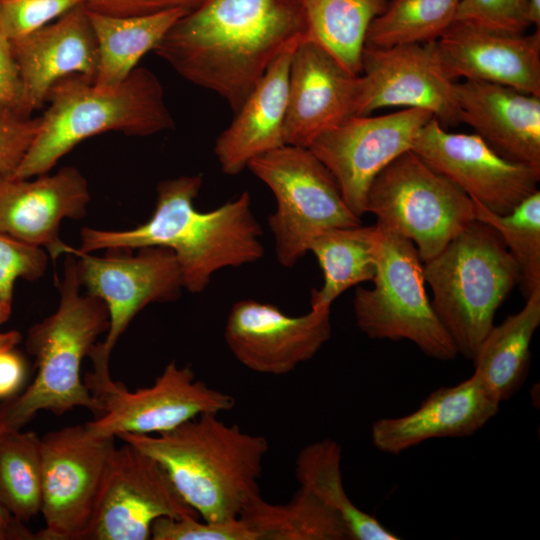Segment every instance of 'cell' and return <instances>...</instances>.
Segmentation results:
<instances>
[{"label":"cell","instance_id":"6da1fadb","mask_svg":"<svg viewBox=\"0 0 540 540\" xmlns=\"http://www.w3.org/2000/svg\"><path fill=\"white\" fill-rule=\"evenodd\" d=\"M308 39L304 0H205L153 49L235 113L291 42Z\"/></svg>","mask_w":540,"mask_h":540},{"label":"cell","instance_id":"7a4b0ae2","mask_svg":"<svg viewBox=\"0 0 540 540\" xmlns=\"http://www.w3.org/2000/svg\"><path fill=\"white\" fill-rule=\"evenodd\" d=\"M202 182L201 175L161 181L149 220L121 231L83 227L77 250L91 253L112 248H168L180 267L183 287L193 294L203 292L215 272L260 260L264 255L262 230L252 212L249 192L201 212L194 200Z\"/></svg>","mask_w":540,"mask_h":540},{"label":"cell","instance_id":"3957f363","mask_svg":"<svg viewBox=\"0 0 540 540\" xmlns=\"http://www.w3.org/2000/svg\"><path fill=\"white\" fill-rule=\"evenodd\" d=\"M208 413L155 435L117 436L156 459L175 488L203 520L239 518L261 496L259 480L267 439Z\"/></svg>","mask_w":540,"mask_h":540},{"label":"cell","instance_id":"277c9868","mask_svg":"<svg viewBox=\"0 0 540 540\" xmlns=\"http://www.w3.org/2000/svg\"><path fill=\"white\" fill-rule=\"evenodd\" d=\"M49 107L23 159L10 174L32 178L48 173L81 141L116 131L150 136L173 129L162 85L146 68H135L121 83L98 86L83 75L58 80L49 90Z\"/></svg>","mask_w":540,"mask_h":540},{"label":"cell","instance_id":"5b68a950","mask_svg":"<svg viewBox=\"0 0 540 540\" xmlns=\"http://www.w3.org/2000/svg\"><path fill=\"white\" fill-rule=\"evenodd\" d=\"M57 286L56 311L28 330L26 349L35 358L37 373L23 393L1 404L4 430L22 429L40 411L58 416L78 407L95 416L99 412L80 369L97 337L108 330V310L99 298L80 293L73 254H66Z\"/></svg>","mask_w":540,"mask_h":540},{"label":"cell","instance_id":"8992f818","mask_svg":"<svg viewBox=\"0 0 540 540\" xmlns=\"http://www.w3.org/2000/svg\"><path fill=\"white\" fill-rule=\"evenodd\" d=\"M423 276L432 290V307L458 354L472 361L498 308L519 284L516 263L497 231L475 219L423 262Z\"/></svg>","mask_w":540,"mask_h":540},{"label":"cell","instance_id":"52a82bcc","mask_svg":"<svg viewBox=\"0 0 540 540\" xmlns=\"http://www.w3.org/2000/svg\"><path fill=\"white\" fill-rule=\"evenodd\" d=\"M377 225V224H376ZM372 288L358 286L353 309L370 339L408 340L426 356L451 361L458 354L425 290L423 262L411 240L380 227Z\"/></svg>","mask_w":540,"mask_h":540},{"label":"cell","instance_id":"ba28073f","mask_svg":"<svg viewBox=\"0 0 540 540\" xmlns=\"http://www.w3.org/2000/svg\"><path fill=\"white\" fill-rule=\"evenodd\" d=\"M247 168L275 197L268 225L284 267H293L318 234L361 224L331 173L308 148L284 145L254 158Z\"/></svg>","mask_w":540,"mask_h":540},{"label":"cell","instance_id":"9c48e42d","mask_svg":"<svg viewBox=\"0 0 540 540\" xmlns=\"http://www.w3.org/2000/svg\"><path fill=\"white\" fill-rule=\"evenodd\" d=\"M365 213H372L380 227L411 240L425 262L475 220V204L409 150L375 177Z\"/></svg>","mask_w":540,"mask_h":540},{"label":"cell","instance_id":"30bf717a","mask_svg":"<svg viewBox=\"0 0 540 540\" xmlns=\"http://www.w3.org/2000/svg\"><path fill=\"white\" fill-rule=\"evenodd\" d=\"M91 362L93 371L84 382L99 412L85 424L98 436L160 434L203 414L230 411L235 405L232 395L209 387L196 379L190 367L175 361L166 365L152 385L134 391L111 378L108 362Z\"/></svg>","mask_w":540,"mask_h":540},{"label":"cell","instance_id":"8fae6325","mask_svg":"<svg viewBox=\"0 0 540 540\" xmlns=\"http://www.w3.org/2000/svg\"><path fill=\"white\" fill-rule=\"evenodd\" d=\"M115 447L114 437L95 435L85 423L41 437L45 526L36 540H82Z\"/></svg>","mask_w":540,"mask_h":540},{"label":"cell","instance_id":"7c38bea8","mask_svg":"<svg viewBox=\"0 0 540 540\" xmlns=\"http://www.w3.org/2000/svg\"><path fill=\"white\" fill-rule=\"evenodd\" d=\"M162 517L199 515L181 497L153 457L124 442L110 455L82 540H147Z\"/></svg>","mask_w":540,"mask_h":540},{"label":"cell","instance_id":"4fadbf2b","mask_svg":"<svg viewBox=\"0 0 540 540\" xmlns=\"http://www.w3.org/2000/svg\"><path fill=\"white\" fill-rule=\"evenodd\" d=\"M94 256L72 248L81 286L104 302L109 326L103 342L94 349L103 357L110 354L134 317L147 305L176 300L183 287L180 267L174 253L164 247L106 249Z\"/></svg>","mask_w":540,"mask_h":540},{"label":"cell","instance_id":"5bb4252c","mask_svg":"<svg viewBox=\"0 0 540 540\" xmlns=\"http://www.w3.org/2000/svg\"><path fill=\"white\" fill-rule=\"evenodd\" d=\"M432 118L431 112L418 108L352 116L320 133L308 149L328 169L346 205L361 219L375 177L411 150L417 134Z\"/></svg>","mask_w":540,"mask_h":540},{"label":"cell","instance_id":"9a60e30c","mask_svg":"<svg viewBox=\"0 0 540 540\" xmlns=\"http://www.w3.org/2000/svg\"><path fill=\"white\" fill-rule=\"evenodd\" d=\"M411 151L498 215L510 213L539 190L540 169L501 157L474 133L448 132L434 117L419 131Z\"/></svg>","mask_w":540,"mask_h":540},{"label":"cell","instance_id":"2e32d148","mask_svg":"<svg viewBox=\"0 0 540 540\" xmlns=\"http://www.w3.org/2000/svg\"><path fill=\"white\" fill-rule=\"evenodd\" d=\"M456 82L444 70L435 41L387 48L364 46L357 116L386 107L424 109L443 126L460 123Z\"/></svg>","mask_w":540,"mask_h":540},{"label":"cell","instance_id":"e0dca14e","mask_svg":"<svg viewBox=\"0 0 540 540\" xmlns=\"http://www.w3.org/2000/svg\"><path fill=\"white\" fill-rule=\"evenodd\" d=\"M330 308L310 306L304 315L289 316L273 304L240 300L226 320V345L251 371L275 376L290 373L330 339Z\"/></svg>","mask_w":540,"mask_h":540},{"label":"cell","instance_id":"ac0fdd59","mask_svg":"<svg viewBox=\"0 0 540 540\" xmlns=\"http://www.w3.org/2000/svg\"><path fill=\"white\" fill-rule=\"evenodd\" d=\"M359 81L318 43L299 42L289 72L285 145L308 148L323 131L357 116Z\"/></svg>","mask_w":540,"mask_h":540},{"label":"cell","instance_id":"d6986e66","mask_svg":"<svg viewBox=\"0 0 540 540\" xmlns=\"http://www.w3.org/2000/svg\"><path fill=\"white\" fill-rule=\"evenodd\" d=\"M90 201L86 178L72 166L32 178L0 175V232L46 248L53 260L71 254L59 236L63 219L85 216Z\"/></svg>","mask_w":540,"mask_h":540},{"label":"cell","instance_id":"ffe728a7","mask_svg":"<svg viewBox=\"0 0 540 540\" xmlns=\"http://www.w3.org/2000/svg\"><path fill=\"white\" fill-rule=\"evenodd\" d=\"M435 47L454 81L497 83L540 96V28L525 34L454 21Z\"/></svg>","mask_w":540,"mask_h":540},{"label":"cell","instance_id":"44dd1931","mask_svg":"<svg viewBox=\"0 0 540 540\" xmlns=\"http://www.w3.org/2000/svg\"><path fill=\"white\" fill-rule=\"evenodd\" d=\"M11 46L23 83L27 117L43 106L49 90L58 80L79 74L95 81L98 45L84 4L12 40Z\"/></svg>","mask_w":540,"mask_h":540},{"label":"cell","instance_id":"7402d4cb","mask_svg":"<svg viewBox=\"0 0 540 540\" xmlns=\"http://www.w3.org/2000/svg\"><path fill=\"white\" fill-rule=\"evenodd\" d=\"M500 403L473 373L454 386L431 392L407 415L375 421L372 443L381 452L398 455L431 439L471 436L496 416Z\"/></svg>","mask_w":540,"mask_h":540},{"label":"cell","instance_id":"603a6c76","mask_svg":"<svg viewBox=\"0 0 540 540\" xmlns=\"http://www.w3.org/2000/svg\"><path fill=\"white\" fill-rule=\"evenodd\" d=\"M455 89L460 122L501 157L540 169V96L474 80Z\"/></svg>","mask_w":540,"mask_h":540},{"label":"cell","instance_id":"cb8c5ba5","mask_svg":"<svg viewBox=\"0 0 540 540\" xmlns=\"http://www.w3.org/2000/svg\"><path fill=\"white\" fill-rule=\"evenodd\" d=\"M301 41L289 43L273 60L216 139L214 153L225 174H240L254 158L285 145L290 65Z\"/></svg>","mask_w":540,"mask_h":540},{"label":"cell","instance_id":"d4e9b609","mask_svg":"<svg viewBox=\"0 0 540 540\" xmlns=\"http://www.w3.org/2000/svg\"><path fill=\"white\" fill-rule=\"evenodd\" d=\"M525 300L521 310L491 328L472 360L473 373L500 402L513 397L528 375L530 345L540 325V288Z\"/></svg>","mask_w":540,"mask_h":540},{"label":"cell","instance_id":"484cf974","mask_svg":"<svg viewBox=\"0 0 540 540\" xmlns=\"http://www.w3.org/2000/svg\"><path fill=\"white\" fill-rule=\"evenodd\" d=\"M188 12L175 8L143 16L114 17L87 9L99 54L94 83L114 86L124 81L139 60L148 51H153L170 28Z\"/></svg>","mask_w":540,"mask_h":540},{"label":"cell","instance_id":"4316f807","mask_svg":"<svg viewBox=\"0 0 540 540\" xmlns=\"http://www.w3.org/2000/svg\"><path fill=\"white\" fill-rule=\"evenodd\" d=\"M377 225L338 227L318 234L310 243L323 273V285L311 291L310 306H331L347 289L372 281L377 270Z\"/></svg>","mask_w":540,"mask_h":540},{"label":"cell","instance_id":"83f0119b","mask_svg":"<svg viewBox=\"0 0 540 540\" xmlns=\"http://www.w3.org/2000/svg\"><path fill=\"white\" fill-rule=\"evenodd\" d=\"M240 518L256 540L351 539L340 514L301 486L287 503L273 504L262 496L255 498Z\"/></svg>","mask_w":540,"mask_h":540},{"label":"cell","instance_id":"f1b7e54d","mask_svg":"<svg viewBox=\"0 0 540 540\" xmlns=\"http://www.w3.org/2000/svg\"><path fill=\"white\" fill-rule=\"evenodd\" d=\"M342 448L322 439L303 447L295 460V477L343 518L352 540H398L376 517L358 508L347 495L341 472Z\"/></svg>","mask_w":540,"mask_h":540},{"label":"cell","instance_id":"f546056e","mask_svg":"<svg viewBox=\"0 0 540 540\" xmlns=\"http://www.w3.org/2000/svg\"><path fill=\"white\" fill-rule=\"evenodd\" d=\"M388 0H304L308 39L360 75L365 37Z\"/></svg>","mask_w":540,"mask_h":540},{"label":"cell","instance_id":"4dcf8cb0","mask_svg":"<svg viewBox=\"0 0 540 540\" xmlns=\"http://www.w3.org/2000/svg\"><path fill=\"white\" fill-rule=\"evenodd\" d=\"M41 437L34 431L0 432V504L27 523L41 511Z\"/></svg>","mask_w":540,"mask_h":540},{"label":"cell","instance_id":"1f68e13d","mask_svg":"<svg viewBox=\"0 0 540 540\" xmlns=\"http://www.w3.org/2000/svg\"><path fill=\"white\" fill-rule=\"evenodd\" d=\"M459 0H388L370 24L366 47L387 48L438 40L455 20Z\"/></svg>","mask_w":540,"mask_h":540},{"label":"cell","instance_id":"d6a6232c","mask_svg":"<svg viewBox=\"0 0 540 540\" xmlns=\"http://www.w3.org/2000/svg\"><path fill=\"white\" fill-rule=\"evenodd\" d=\"M475 219L494 228L519 270V286L526 299L540 288V191L510 213L498 215L475 202Z\"/></svg>","mask_w":540,"mask_h":540},{"label":"cell","instance_id":"836d02e7","mask_svg":"<svg viewBox=\"0 0 540 540\" xmlns=\"http://www.w3.org/2000/svg\"><path fill=\"white\" fill-rule=\"evenodd\" d=\"M87 0H0V25L12 41L56 20Z\"/></svg>","mask_w":540,"mask_h":540},{"label":"cell","instance_id":"e575fe53","mask_svg":"<svg viewBox=\"0 0 540 540\" xmlns=\"http://www.w3.org/2000/svg\"><path fill=\"white\" fill-rule=\"evenodd\" d=\"M199 517H162L151 528L153 540H256L239 517L229 521L199 520Z\"/></svg>","mask_w":540,"mask_h":540},{"label":"cell","instance_id":"d590c367","mask_svg":"<svg viewBox=\"0 0 540 540\" xmlns=\"http://www.w3.org/2000/svg\"><path fill=\"white\" fill-rule=\"evenodd\" d=\"M47 259L42 248L0 232V298L12 303L16 280H37L42 277Z\"/></svg>","mask_w":540,"mask_h":540},{"label":"cell","instance_id":"8d00e7d4","mask_svg":"<svg viewBox=\"0 0 540 540\" xmlns=\"http://www.w3.org/2000/svg\"><path fill=\"white\" fill-rule=\"evenodd\" d=\"M454 21L524 32L532 26L530 0H459Z\"/></svg>","mask_w":540,"mask_h":540},{"label":"cell","instance_id":"74e56055","mask_svg":"<svg viewBox=\"0 0 540 540\" xmlns=\"http://www.w3.org/2000/svg\"><path fill=\"white\" fill-rule=\"evenodd\" d=\"M41 117H25L0 105V175L12 174L40 127Z\"/></svg>","mask_w":540,"mask_h":540},{"label":"cell","instance_id":"f35d334b","mask_svg":"<svg viewBox=\"0 0 540 540\" xmlns=\"http://www.w3.org/2000/svg\"><path fill=\"white\" fill-rule=\"evenodd\" d=\"M205 0H87L85 7L99 14L114 17L143 16L169 9L193 11Z\"/></svg>","mask_w":540,"mask_h":540},{"label":"cell","instance_id":"ab89813d","mask_svg":"<svg viewBox=\"0 0 540 540\" xmlns=\"http://www.w3.org/2000/svg\"><path fill=\"white\" fill-rule=\"evenodd\" d=\"M0 105L24 114V88L11 41L0 25Z\"/></svg>","mask_w":540,"mask_h":540},{"label":"cell","instance_id":"60d3db41","mask_svg":"<svg viewBox=\"0 0 540 540\" xmlns=\"http://www.w3.org/2000/svg\"><path fill=\"white\" fill-rule=\"evenodd\" d=\"M26 363L14 348L0 351V399L15 396L24 383Z\"/></svg>","mask_w":540,"mask_h":540},{"label":"cell","instance_id":"b9f144b4","mask_svg":"<svg viewBox=\"0 0 540 540\" xmlns=\"http://www.w3.org/2000/svg\"><path fill=\"white\" fill-rule=\"evenodd\" d=\"M4 430L2 406L0 404V432ZM0 540H36V533H33L27 526L13 517L0 504Z\"/></svg>","mask_w":540,"mask_h":540},{"label":"cell","instance_id":"7bdbcfd3","mask_svg":"<svg viewBox=\"0 0 540 540\" xmlns=\"http://www.w3.org/2000/svg\"><path fill=\"white\" fill-rule=\"evenodd\" d=\"M21 341V334L16 330L0 332V351L15 348Z\"/></svg>","mask_w":540,"mask_h":540},{"label":"cell","instance_id":"ee69618b","mask_svg":"<svg viewBox=\"0 0 540 540\" xmlns=\"http://www.w3.org/2000/svg\"><path fill=\"white\" fill-rule=\"evenodd\" d=\"M531 24L540 28V0H530Z\"/></svg>","mask_w":540,"mask_h":540},{"label":"cell","instance_id":"f6af8a7d","mask_svg":"<svg viewBox=\"0 0 540 540\" xmlns=\"http://www.w3.org/2000/svg\"><path fill=\"white\" fill-rule=\"evenodd\" d=\"M12 311V303L5 302L0 298V326L5 323Z\"/></svg>","mask_w":540,"mask_h":540}]
</instances>
